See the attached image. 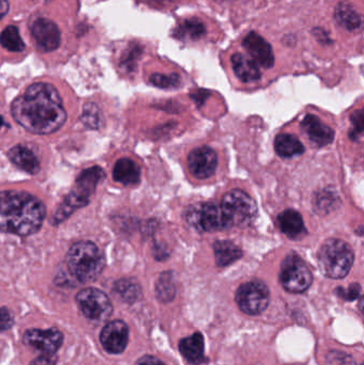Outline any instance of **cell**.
<instances>
[{
    "instance_id": "4",
    "label": "cell",
    "mask_w": 364,
    "mask_h": 365,
    "mask_svg": "<svg viewBox=\"0 0 364 365\" xmlns=\"http://www.w3.org/2000/svg\"><path fill=\"white\" fill-rule=\"evenodd\" d=\"M354 259V251L350 245L338 238L326 240L321 247L318 257L321 272L331 279L348 276Z\"/></svg>"
},
{
    "instance_id": "30",
    "label": "cell",
    "mask_w": 364,
    "mask_h": 365,
    "mask_svg": "<svg viewBox=\"0 0 364 365\" xmlns=\"http://www.w3.org/2000/svg\"><path fill=\"white\" fill-rule=\"evenodd\" d=\"M81 121L83 122L85 126L92 128V130L100 128L103 123V117L98 105H85L83 115H81Z\"/></svg>"
},
{
    "instance_id": "29",
    "label": "cell",
    "mask_w": 364,
    "mask_h": 365,
    "mask_svg": "<svg viewBox=\"0 0 364 365\" xmlns=\"http://www.w3.org/2000/svg\"><path fill=\"white\" fill-rule=\"evenodd\" d=\"M156 294H157L158 299L164 302H170L175 297V285H173L172 279L168 272L160 276L157 285H156Z\"/></svg>"
},
{
    "instance_id": "1",
    "label": "cell",
    "mask_w": 364,
    "mask_h": 365,
    "mask_svg": "<svg viewBox=\"0 0 364 365\" xmlns=\"http://www.w3.org/2000/svg\"><path fill=\"white\" fill-rule=\"evenodd\" d=\"M15 121L32 134L46 135L59 130L66 120L59 92L49 83H36L13 101Z\"/></svg>"
},
{
    "instance_id": "11",
    "label": "cell",
    "mask_w": 364,
    "mask_h": 365,
    "mask_svg": "<svg viewBox=\"0 0 364 365\" xmlns=\"http://www.w3.org/2000/svg\"><path fill=\"white\" fill-rule=\"evenodd\" d=\"M24 342L36 351L55 354L61 347L63 334L58 329H29L24 334Z\"/></svg>"
},
{
    "instance_id": "2",
    "label": "cell",
    "mask_w": 364,
    "mask_h": 365,
    "mask_svg": "<svg viewBox=\"0 0 364 365\" xmlns=\"http://www.w3.org/2000/svg\"><path fill=\"white\" fill-rule=\"evenodd\" d=\"M46 210L41 200L24 191L0 192V231L28 236L42 227Z\"/></svg>"
},
{
    "instance_id": "32",
    "label": "cell",
    "mask_w": 364,
    "mask_h": 365,
    "mask_svg": "<svg viewBox=\"0 0 364 365\" xmlns=\"http://www.w3.org/2000/svg\"><path fill=\"white\" fill-rule=\"evenodd\" d=\"M14 323L12 314L8 309H0V332L10 329Z\"/></svg>"
},
{
    "instance_id": "25",
    "label": "cell",
    "mask_w": 364,
    "mask_h": 365,
    "mask_svg": "<svg viewBox=\"0 0 364 365\" xmlns=\"http://www.w3.org/2000/svg\"><path fill=\"white\" fill-rule=\"evenodd\" d=\"M89 203V200L83 199V197H79L78 195L72 191L66 195L64 201L62 202L60 205L59 210H57L55 215V220L53 223L58 225V223L62 222L66 220L68 217H70L77 208L83 207Z\"/></svg>"
},
{
    "instance_id": "23",
    "label": "cell",
    "mask_w": 364,
    "mask_h": 365,
    "mask_svg": "<svg viewBox=\"0 0 364 365\" xmlns=\"http://www.w3.org/2000/svg\"><path fill=\"white\" fill-rule=\"evenodd\" d=\"M275 149L278 155L284 158H292L301 155L305 147L297 137L290 134H281L275 140Z\"/></svg>"
},
{
    "instance_id": "17",
    "label": "cell",
    "mask_w": 364,
    "mask_h": 365,
    "mask_svg": "<svg viewBox=\"0 0 364 365\" xmlns=\"http://www.w3.org/2000/svg\"><path fill=\"white\" fill-rule=\"evenodd\" d=\"M180 351L189 364L199 365L204 361V339L199 332L180 342Z\"/></svg>"
},
{
    "instance_id": "37",
    "label": "cell",
    "mask_w": 364,
    "mask_h": 365,
    "mask_svg": "<svg viewBox=\"0 0 364 365\" xmlns=\"http://www.w3.org/2000/svg\"><path fill=\"white\" fill-rule=\"evenodd\" d=\"M9 2L8 0H0V19L8 13Z\"/></svg>"
},
{
    "instance_id": "26",
    "label": "cell",
    "mask_w": 364,
    "mask_h": 365,
    "mask_svg": "<svg viewBox=\"0 0 364 365\" xmlns=\"http://www.w3.org/2000/svg\"><path fill=\"white\" fill-rule=\"evenodd\" d=\"M204 34V24L198 19H185L175 31V36L180 40H197Z\"/></svg>"
},
{
    "instance_id": "14",
    "label": "cell",
    "mask_w": 364,
    "mask_h": 365,
    "mask_svg": "<svg viewBox=\"0 0 364 365\" xmlns=\"http://www.w3.org/2000/svg\"><path fill=\"white\" fill-rule=\"evenodd\" d=\"M194 219L199 227L205 232L220 231L230 227L222 207L215 203H205L194 212Z\"/></svg>"
},
{
    "instance_id": "3",
    "label": "cell",
    "mask_w": 364,
    "mask_h": 365,
    "mask_svg": "<svg viewBox=\"0 0 364 365\" xmlns=\"http://www.w3.org/2000/svg\"><path fill=\"white\" fill-rule=\"evenodd\" d=\"M66 267L71 276L80 283L96 280L105 267V257L92 242L73 245L66 253Z\"/></svg>"
},
{
    "instance_id": "22",
    "label": "cell",
    "mask_w": 364,
    "mask_h": 365,
    "mask_svg": "<svg viewBox=\"0 0 364 365\" xmlns=\"http://www.w3.org/2000/svg\"><path fill=\"white\" fill-rule=\"evenodd\" d=\"M216 264L219 267H226L243 257V251L228 240H219L214 244Z\"/></svg>"
},
{
    "instance_id": "27",
    "label": "cell",
    "mask_w": 364,
    "mask_h": 365,
    "mask_svg": "<svg viewBox=\"0 0 364 365\" xmlns=\"http://www.w3.org/2000/svg\"><path fill=\"white\" fill-rule=\"evenodd\" d=\"M0 44L4 48L14 53H19L25 49V43L15 26H9L0 34Z\"/></svg>"
},
{
    "instance_id": "8",
    "label": "cell",
    "mask_w": 364,
    "mask_h": 365,
    "mask_svg": "<svg viewBox=\"0 0 364 365\" xmlns=\"http://www.w3.org/2000/svg\"><path fill=\"white\" fill-rule=\"evenodd\" d=\"M76 302L83 314L92 321H105L113 313V304L104 292L94 287L81 289Z\"/></svg>"
},
{
    "instance_id": "36",
    "label": "cell",
    "mask_w": 364,
    "mask_h": 365,
    "mask_svg": "<svg viewBox=\"0 0 364 365\" xmlns=\"http://www.w3.org/2000/svg\"><path fill=\"white\" fill-rule=\"evenodd\" d=\"M136 365H166L153 356H145L137 361Z\"/></svg>"
},
{
    "instance_id": "21",
    "label": "cell",
    "mask_w": 364,
    "mask_h": 365,
    "mask_svg": "<svg viewBox=\"0 0 364 365\" xmlns=\"http://www.w3.org/2000/svg\"><path fill=\"white\" fill-rule=\"evenodd\" d=\"M113 179L125 186L136 185L140 182L141 170L138 165L130 158H121L113 167Z\"/></svg>"
},
{
    "instance_id": "10",
    "label": "cell",
    "mask_w": 364,
    "mask_h": 365,
    "mask_svg": "<svg viewBox=\"0 0 364 365\" xmlns=\"http://www.w3.org/2000/svg\"><path fill=\"white\" fill-rule=\"evenodd\" d=\"M32 36L38 48L43 51H53L60 45V30L51 19L38 17L30 26Z\"/></svg>"
},
{
    "instance_id": "9",
    "label": "cell",
    "mask_w": 364,
    "mask_h": 365,
    "mask_svg": "<svg viewBox=\"0 0 364 365\" xmlns=\"http://www.w3.org/2000/svg\"><path fill=\"white\" fill-rule=\"evenodd\" d=\"M190 173L199 180L211 178L217 169V154L209 147L198 148L188 155Z\"/></svg>"
},
{
    "instance_id": "28",
    "label": "cell",
    "mask_w": 364,
    "mask_h": 365,
    "mask_svg": "<svg viewBox=\"0 0 364 365\" xmlns=\"http://www.w3.org/2000/svg\"><path fill=\"white\" fill-rule=\"evenodd\" d=\"M115 291L126 302H135L140 294L138 284L132 280H120L115 283Z\"/></svg>"
},
{
    "instance_id": "31",
    "label": "cell",
    "mask_w": 364,
    "mask_h": 365,
    "mask_svg": "<svg viewBox=\"0 0 364 365\" xmlns=\"http://www.w3.org/2000/svg\"><path fill=\"white\" fill-rule=\"evenodd\" d=\"M150 81L156 87L166 88V89L167 88H175L180 85V77L175 74H153Z\"/></svg>"
},
{
    "instance_id": "38",
    "label": "cell",
    "mask_w": 364,
    "mask_h": 365,
    "mask_svg": "<svg viewBox=\"0 0 364 365\" xmlns=\"http://www.w3.org/2000/svg\"><path fill=\"white\" fill-rule=\"evenodd\" d=\"M4 119H2V117H0V128H2V125H4Z\"/></svg>"
},
{
    "instance_id": "15",
    "label": "cell",
    "mask_w": 364,
    "mask_h": 365,
    "mask_svg": "<svg viewBox=\"0 0 364 365\" xmlns=\"http://www.w3.org/2000/svg\"><path fill=\"white\" fill-rule=\"evenodd\" d=\"M301 128L309 137L310 141L316 147H325L333 143L335 132L327 126L320 118L314 115H308L301 122Z\"/></svg>"
},
{
    "instance_id": "12",
    "label": "cell",
    "mask_w": 364,
    "mask_h": 365,
    "mask_svg": "<svg viewBox=\"0 0 364 365\" xmlns=\"http://www.w3.org/2000/svg\"><path fill=\"white\" fill-rule=\"evenodd\" d=\"M100 343L105 351L113 355L123 353L128 343V327L124 322L107 324L100 332Z\"/></svg>"
},
{
    "instance_id": "35",
    "label": "cell",
    "mask_w": 364,
    "mask_h": 365,
    "mask_svg": "<svg viewBox=\"0 0 364 365\" xmlns=\"http://www.w3.org/2000/svg\"><path fill=\"white\" fill-rule=\"evenodd\" d=\"M339 292L342 297L348 300H353L358 297L359 293H360V287H359V284H353L346 293H343V292L341 291Z\"/></svg>"
},
{
    "instance_id": "5",
    "label": "cell",
    "mask_w": 364,
    "mask_h": 365,
    "mask_svg": "<svg viewBox=\"0 0 364 365\" xmlns=\"http://www.w3.org/2000/svg\"><path fill=\"white\" fill-rule=\"evenodd\" d=\"M222 212L230 227H247L258 216V205L248 193L243 190H232L222 197Z\"/></svg>"
},
{
    "instance_id": "20",
    "label": "cell",
    "mask_w": 364,
    "mask_h": 365,
    "mask_svg": "<svg viewBox=\"0 0 364 365\" xmlns=\"http://www.w3.org/2000/svg\"><path fill=\"white\" fill-rule=\"evenodd\" d=\"M280 230L288 237L296 240L306 233L303 217L294 210H286L278 217Z\"/></svg>"
},
{
    "instance_id": "34",
    "label": "cell",
    "mask_w": 364,
    "mask_h": 365,
    "mask_svg": "<svg viewBox=\"0 0 364 365\" xmlns=\"http://www.w3.org/2000/svg\"><path fill=\"white\" fill-rule=\"evenodd\" d=\"M353 124H354L355 130L353 132L356 133L357 134L361 135L363 134V110H359L358 113H354L352 118Z\"/></svg>"
},
{
    "instance_id": "7",
    "label": "cell",
    "mask_w": 364,
    "mask_h": 365,
    "mask_svg": "<svg viewBox=\"0 0 364 365\" xmlns=\"http://www.w3.org/2000/svg\"><path fill=\"white\" fill-rule=\"evenodd\" d=\"M235 300L246 314H261L269 307V287L261 281H250L239 287Z\"/></svg>"
},
{
    "instance_id": "18",
    "label": "cell",
    "mask_w": 364,
    "mask_h": 365,
    "mask_svg": "<svg viewBox=\"0 0 364 365\" xmlns=\"http://www.w3.org/2000/svg\"><path fill=\"white\" fill-rule=\"evenodd\" d=\"M232 66L237 78L244 83H254L261 78L260 68L254 60L243 53L232 56Z\"/></svg>"
},
{
    "instance_id": "6",
    "label": "cell",
    "mask_w": 364,
    "mask_h": 365,
    "mask_svg": "<svg viewBox=\"0 0 364 365\" xmlns=\"http://www.w3.org/2000/svg\"><path fill=\"white\" fill-rule=\"evenodd\" d=\"M280 282L290 293H303L311 287L313 276L307 264L296 253H290L281 264Z\"/></svg>"
},
{
    "instance_id": "13",
    "label": "cell",
    "mask_w": 364,
    "mask_h": 365,
    "mask_svg": "<svg viewBox=\"0 0 364 365\" xmlns=\"http://www.w3.org/2000/svg\"><path fill=\"white\" fill-rule=\"evenodd\" d=\"M243 45L251 56L252 60L262 68H271L275 63V56L271 44L256 32L247 34L244 38Z\"/></svg>"
},
{
    "instance_id": "33",
    "label": "cell",
    "mask_w": 364,
    "mask_h": 365,
    "mask_svg": "<svg viewBox=\"0 0 364 365\" xmlns=\"http://www.w3.org/2000/svg\"><path fill=\"white\" fill-rule=\"evenodd\" d=\"M57 357L53 354H44L34 359L29 365H56Z\"/></svg>"
},
{
    "instance_id": "16",
    "label": "cell",
    "mask_w": 364,
    "mask_h": 365,
    "mask_svg": "<svg viewBox=\"0 0 364 365\" xmlns=\"http://www.w3.org/2000/svg\"><path fill=\"white\" fill-rule=\"evenodd\" d=\"M105 178V173L100 167L94 166L91 168L83 170V173L77 178L76 185H75V193L83 199L89 200L90 197L93 195L95 191L96 186L98 182L102 181Z\"/></svg>"
},
{
    "instance_id": "19",
    "label": "cell",
    "mask_w": 364,
    "mask_h": 365,
    "mask_svg": "<svg viewBox=\"0 0 364 365\" xmlns=\"http://www.w3.org/2000/svg\"><path fill=\"white\" fill-rule=\"evenodd\" d=\"M11 162L29 175H36L40 170V163L33 152L24 145H16L9 152Z\"/></svg>"
},
{
    "instance_id": "24",
    "label": "cell",
    "mask_w": 364,
    "mask_h": 365,
    "mask_svg": "<svg viewBox=\"0 0 364 365\" xmlns=\"http://www.w3.org/2000/svg\"><path fill=\"white\" fill-rule=\"evenodd\" d=\"M335 15L339 25L348 30L358 29L363 24L360 14L348 2H341L336 9Z\"/></svg>"
}]
</instances>
